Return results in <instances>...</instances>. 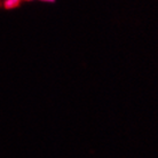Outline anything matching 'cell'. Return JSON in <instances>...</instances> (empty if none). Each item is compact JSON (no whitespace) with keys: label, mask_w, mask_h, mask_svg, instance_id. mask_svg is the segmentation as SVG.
<instances>
[{"label":"cell","mask_w":158,"mask_h":158,"mask_svg":"<svg viewBox=\"0 0 158 158\" xmlns=\"http://www.w3.org/2000/svg\"><path fill=\"white\" fill-rule=\"evenodd\" d=\"M25 1H31V0H25Z\"/></svg>","instance_id":"3957f363"},{"label":"cell","mask_w":158,"mask_h":158,"mask_svg":"<svg viewBox=\"0 0 158 158\" xmlns=\"http://www.w3.org/2000/svg\"><path fill=\"white\" fill-rule=\"evenodd\" d=\"M20 2H21V0H6L4 2V6H5V8L10 9V8L17 7V6L20 5Z\"/></svg>","instance_id":"6da1fadb"},{"label":"cell","mask_w":158,"mask_h":158,"mask_svg":"<svg viewBox=\"0 0 158 158\" xmlns=\"http://www.w3.org/2000/svg\"><path fill=\"white\" fill-rule=\"evenodd\" d=\"M41 1H47V2H53V1H55V0H41Z\"/></svg>","instance_id":"7a4b0ae2"}]
</instances>
